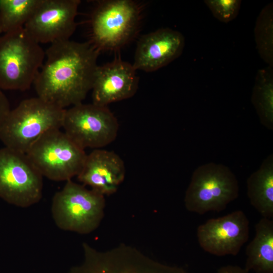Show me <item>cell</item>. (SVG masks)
I'll return each mask as SVG.
<instances>
[{
  "label": "cell",
  "mask_w": 273,
  "mask_h": 273,
  "mask_svg": "<svg viewBox=\"0 0 273 273\" xmlns=\"http://www.w3.org/2000/svg\"><path fill=\"white\" fill-rule=\"evenodd\" d=\"M99 53L88 41L51 44L33 83L37 97L63 109L82 103L92 90Z\"/></svg>",
  "instance_id": "6da1fadb"
},
{
  "label": "cell",
  "mask_w": 273,
  "mask_h": 273,
  "mask_svg": "<svg viewBox=\"0 0 273 273\" xmlns=\"http://www.w3.org/2000/svg\"><path fill=\"white\" fill-rule=\"evenodd\" d=\"M65 110L38 97L25 99L11 110L0 140L6 147L26 154L46 132L62 127Z\"/></svg>",
  "instance_id": "7a4b0ae2"
},
{
  "label": "cell",
  "mask_w": 273,
  "mask_h": 273,
  "mask_svg": "<svg viewBox=\"0 0 273 273\" xmlns=\"http://www.w3.org/2000/svg\"><path fill=\"white\" fill-rule=\"evenodd\" d=\"M142 11L132 0L98 1L90 14L88 42L99 53L119 50L136 34Z\"/></svg>",
  "instance_id": "3957f363"
},
{
  "label": "cell",
  "mask_w": 273,
  "mask_h": 273,
  "mask_svg": "<svg viewBox=\"0 0 273 273\" xmlns=\"http://www.w3.org/2000/svg\"><path fill=\"white\" fill-rule=\"evenodd\" d=\"M45 52L23 28L0 36V88L29 89L42 66Z\"/></svg>",
  "instance_id": "277c9868"
},
{
  "label": "cell",
  "mask_w": 273,
  "mask_h": 273,
  "mask_svg": "<svg viewBox=\"0 0 273 273\" xmlns=\"http://www.w3.org/2000/svg\"><path fill=\"white\" fill-rule=\"evenodd\" d=\"M105 205L104 195L70 179L54 195L51 212L59 229L87 234L99 226Z\"/></svg>",
  "instance_id": "5b68a950"
},
{
  "label": "cell",
  "mask_w": 273,
  "mask_h": 273,
  "mask_svg": "<svg viewBox=\"0 0 273 273\" xmlns=\"http://www.w3.org/2000/svg\"><path fill=\"white\" fill-rule=\"evenodd\" d=\"M238 181L225 165L209 163L194 171L186 192V209L204 214L209 211L219 212L239 195Z\"/></svg>",
  "instance_id": "8992f818"
},
{
  "label": "cell",
  "mask_w": 273,
  "mask_h": 273,
  "mask_svg": "<svg viewBox=\"0 0 273 273\" xmlns=\"http://www.w3.org/2000/svg\"><path fill=\"white\" fill-rule=\"evenodd\" d=\"M42 176L67 181L80 172L87 154L60 129L49 131L26 153Z\"/></svg>",
  "instance_id": "52a82bcc"
},
{
  "label": "cell",
  "mask_w": 273,
  "mask_h": 273,
  "mask_svg": "<svg viewBox=\"0 0 273 273\" xmlns=\"http://www.w3.org/2000/svg\"><path fill=\"white\" fill-rule=\"evenodd\" d=\"M42 177L26 154L0 149V198L7 202L22 208L39 202Z\"/></svg>",
  "instance_id": "ba28073f"
},
{
  "label": "cell",
  "mask_w": 273,
  "mask_h": 273,
  "mask_svg": "<svg viewBox=\"0 0 273 273\" xmlns=\"http://www.w3.org/2000/svg\"><path fill=\"white\" fill-rule=\"evenodd\" d=\"M62 127L81 148L94 150L114 141L119 125L107 106L81 103L66 109Z\"/></svg>",
  "instance_id": "9c48e42d"
},
{
  "label": "cell",
  "mask_w": 273,
  "mask_h": 273,
  "mask_svg": "<svg viewBox=\"0 0 273 273\" xmlns=\"http://www.w3.org/2000/svg\"><path fill=\"white\" fill-rule=\"evenodd\" d=\"M82 247L83 262L69 273H187L181 267L153 260L131 247L122 245L105 252L85 243Z\"/></svg>",
  "instance_id": "30bf717a"
},
{
  "label": "cell",
  "mask_w": 273,
  "mask_h": 273,
  "mask_svg": "<svg viewBox=\"0 0 273 273\" xmlns=\"http://www.w3.org/2000/svg\"><path fill=\"white\" fill-rule=\"evenodd\" d=\"M80 4L79 0H41L24 28L39 44L70 39Z\"/></svg>",
  "instance_id": "8fae6325"
},
{
  "label": "cell",
  "mask_w": 273,
  "mask_h": 273,
  "mask_svg": "<svg viewBox=\"0 0 273 273\" xmlns=\"http://www.w3.org/2000/svg\"><path fill=\"white\" fill-rule=\"evenodd\" d=\"M249 233V220L244 212L239 210L208 219L197 230L201 248L218 256L237 255L247 241Z\"/></svg>",
  "instance_id": "7c38bea8"
},
{
  "label": "cell",
  "mask_w": 273,
  "mask_h": 273,
  "mask_svg": "<svg viewBox=\"0 0 273 273\" xmlns=\"http://www.w3.org/2000/svg\"><path fill=\"white\" fill-rule=\"evenodd\" d=\"M139 80L133 65L120 58L98 66L91 90L92 103L107 106L130 98L137 91Z\"/></svg>",
  "instance_id": "4fadbf2b"
},
{
  "label": "cell",
  "mask_w": 273,
  "mask_h": 273,
  "mask_svg": "<svg viewBox=\"0 0 273 273\" xmlns=\"http://www.w3.org/2000/svg\"><path fill=\"white\" fill-rule=\"evenodd\" d=\"M185 42L180 32L169 28L145 34L138 42L132 65L136 70L155 71L178 58Z\"/></svg>",
  "instance_id": "5bb4252c"
},
{
  "label": "cell",
  "mask_w": 273,
  "mask_h": 273,
  "mask_svg": "<svg viewBox=\"0 0 273 273\" xmlns=\"http://www.w3.org/2000/svg\"><path fill=\"white\" fill-rule=\"evenodd\" d=\"M122 159L115 152L103 149L93 150L87 154L77 177L84 186L104 195L115 193L125 176Z\"/></svg>",
  "instance_id": "9a60e30c"
},
{
  "label": "cell",
  "mask_w": 273,
  "mask_h": 273,
  "mask_svg": "<svg viewBox=\"0 0 273 273\" xmlns=\"http://www.w3.org/2000/svg\"><path fill=\"white\" fill-rule=\"evenodd\" d=\"M255 235L246 248L244 268L256 273H273V221L262 217L255 225Z\"/></svg>",
  "instance_id": "2e32d148"
},
{
  "label": "cell",
  "mask_w": 273,
  "mask_h": 273,
  "mask_svg": "<svg viewBox=\"0 0 273 273\" xmlns=\"http://www.w3.org/2000/svg\"><path fill=\"white\" fill-rule=\"evenodd\" d=\"M250 204L262 216L273 217V156L269 155L247 180Z\"/></svg>",
  "instance_id": "e0dca14e"
},
{
  "label": "cell",
  "mask_w": 273,
  "mask_h": 273,
  "mask_svg": "<svg viewBox=\"0 0 273 273\" xmlns=\"http://www.w3.org/2000/svg\"><path fill=\"white\" fill-rule=\"evenodd\" d=\"M270 67L259 70L252 96V102L261 123L273 127V79Z\"/></svg>",
  "instance_id": "ac0fdd59"
},
{
  "label": "cell",
  "mask_w": 273,
  "mask_h": 273,
  "mask_svg": "<svg viewBox=\"0 0 273 273\" xmlns=\"http://www.w3.org/2000/svg\"><path fill=\"white\" fill-rule=\"evenodd\" d=\"M41 0H0V28L6 33L24 27Z\"/></svg>",
  "instance_id": "d6986e66"
},
{
  "label": "cell",
  "mask_w": 273,
  "mask_h": 273,
  "mask_svg": "<svg viewBox=\"0 0 273 273\" xmlns=\"http://www.w3.org/2000/svg\"><path fill=\"white\" fill-rule=\"evenodd\" d=\"M256 28L257 43L260 54L266 62L270 63L272 61V25L271 6H267L258 18Z\"/></svg>",
  "instance_id": "ffe728a7"
},
{
  "label": "cell",
  "mask_w": 273,
  "mask_h": 273,
  "mask_svg": "<svg viewBox=\"0 0 273 273\" xmlns=\"http://www.w3.org/2000/svg\"><path fill=\"white\" fill-rule=\"evenodd\" d=\"M204 3L219 21L228 23L238 15L241 1L239 0H206Z\"/></svg>",
  "instance_id": "44dd1931"
},
{
  "label": "cell",
  "mask_w": 273,
  "mask_h": 273,
  "mask_svg": "<svg viewBox=\"0 0 273 273\" xmlns=\"http://www.w3.org/2000/svg\"><path fill=\"white\" fill-rule=\"evenodd\" d=\"M11 110L9 100L0 88V131Z\"/></svg>",
  "instance_id": "7402d4cb"
},
{
  "label": "cell",
  "mask_w": 273,
  "mask_h": 273,
  "mask_svg": "<svg viewBox=\"0 0 273 273\" xmlns=\"http://www.w3.org/2000/svg\"><path fill=\"white\" fill-rule=\"evenodd\" d=\"M216 273H249V272L239 266L228 265L219 268Z\"/></svg>",
  "instance_id": "603a6c76"
},
{
  "label": "cell",
  "mask_w": 273,
  "mask_h": 273,
  "mask_svg": "<svg viewBox=\"0 0 273 273\" xmlns=\"http://www.w3.org/2000/svg\"><path fill=\"white\" fill-rule=\"evenodd\" d=\"M2 34V32H1V28H0V36H1V34Z\"/></svg>",
  "instance_id": "cb8c5ba5"
}]
</instances>
